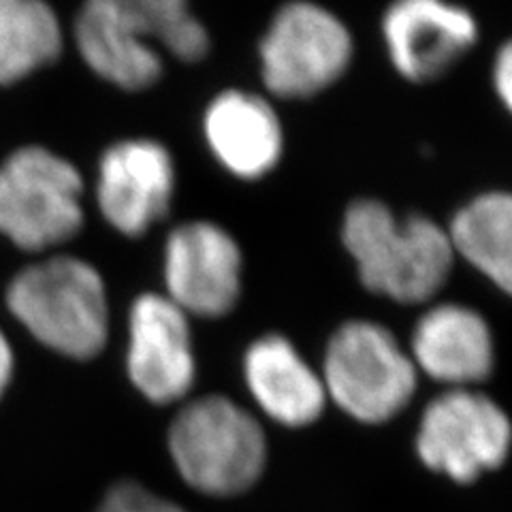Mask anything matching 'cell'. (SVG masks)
Listing matches in <instances>:
<instances>
[{
  "instance_id": "cell-1",
  "label": "cell",
  "mask_w": 512,
  "mask_h": 512,
  "mask_svg": "<svg viewBox=\"0 0 512 512\" xmlns=\"http://www.w3.org/2000/svg\"><path fill=\"white\" fill-rule=\"evenodd\" d=\"M75 45L88 67L124 90L154 86L163 56L199 62L210 35L184 0H90L75 18Z\"/></svg>"
},
{
  "instance_id": "cell-2",
  "label": "cell",
  "mask_w": 512,
  "mask_h": 512,
  "mask_svg": "<svg viewBox=\"0 0 512 512\" xmlns=\"http://www.w3.org/2000/svg\"><path fill=\"white\" fill-rule=\"evenodd\" d=\"M342 239L367 291L399 303L431 299L453 271L455 250L448 231L425 216L397 220L374 199L348 207Z\"/></svg>"
},
{
  "instance_id": "cell-3",
  "label": "cell",
  "mask_w": 512,
  "mask_h": 512,
  "mask_svg": "<svg viewBox=\"0 0 512 512\" xmlns=\"http://www.w3.org/2000/svg\"><path fill=\"white\" fill-rule=\"evenodd\" d=\"M7 308L58 355L88 361L107 346V286L99 269L77 256H50L18 271L7 286Z\"/></svg>"
},
{
  "instance_id": "cell-4",
  "label": "cell",
  "mask_w": 512,
  "mask_h": 512,
  "mask_svg": "<svg viewBox=\"0 0 512 512\" xmlns=\"http://www.w3.org/2000/svg\"><path fill=\"white\" fill-rule=\"evenodd\" d=\"M167 442L184 483L214 498L248 491L259 483L267 463L263 427L222 395L186 404L175 414Z\"/></svg>"
},
{
  "instance_id": "cell-5",
  "label": "cell",
  "mask_w": 512,
  "mask_h": 512,
  "mask_svg": "<svg viewBox=\"0 0 512 512\" xmlns=\"http://www.w3.org/2000/svg\"><path fill=\"white\" fill-rule=\"evenodd\" d=\"M84 182L60 154L26 146L0 165V233L30 252L67 244L84 227Z\"/></svg>"
},
{
  "instance_id": "cell-6",
  "label": "cell",
  "mask_w": 512,
  "mask_h": 512,
  "mask_svg": "<svg viewBox=\"0 0 512 512\" xmlns=\"http://www.w3.org/2000/svg\"><path fill=\"white\" fill-rule=\"evenodd\" d=\"M416 367L395 335L372 320H350L329 340L323 384L352 419L387 423L416 391Z\"/></svg>"
},
{
  "instance_id": "cell-7",
  "label": "cell",
  "mask_w": 512,
  "mask_h": 512,
  "mask_svg": "<svg viewBox=\"0 0 512 512\" xmlns=\"http://www.w3.org/2000/svg\"><path fill=\"white\" fill-rule=\"evenodd\" d=\"M352 37L329 9L288 3L271 20L261 41V73L267 90L282 99H306L346 73Z\"/></svg>"
},
{
  "instance_id": "cell-8",
  "label": "cell",
  "mask_w": 512,
  "mask_h": 512,
  "mask_svg": "<svg viewBox=\"0 0 512 512\" xmlns=\"http://www.w3.org/2000/svg\"><path fill=\"white\" fill-rule=\"evenodd\" d=\"M512 448V423L500 404L474 389H448L421 416L416 453L455 483L500 468Z\"/></svg>"
},
{
  "instance_id": "cell-9",
  "label": "cell",
  "mask_w": 512,
  "mask_h": 512,
  "mask_svg": "<svg viewBox=\"0 0 512 512\" xmlns=\"http://www.w3.org/2000/svg\"><path fill=\"white\" fill-rule=\"evenodd\" d=\"M244 256L235 237L210 220L180 224L165 244L167 299L186 316L220 318L242 295Z\"/></svg>"
},
{
  "instance_id": "cell-10",
  "label": "cell",
  "mask_w": 512,
  "mask_h": 512,
  "mask_svg": "<svg viewBox=\"0 0 512 512\" xmlns=\"http://www.w3.org/2000/svg\"><path fill=\"white\" fill-rule=\"evenodd\" d=\"M126 372L152 404H173L195 384L197 363L188 316L165 295L143 293L128 312Z\"/></svg>"
},
{
  "instance_id": "cell-11",
  "label": "cell",
  "mask_w": 512,
  "mask_h": 512,
  "mask_svg": "<svg viewBox=\"0 0 512 512\" xmlns=\"http://www.w3.org/2000/svg\"><path fill=\"white\" fill-rule=\"evenodd\" d=\"M175 190L171 152L154 139H124L107 148L96 173V205L128 237H141L169 212Z\"/></svg>"
},
{
  "instance_id": "cell-12",
  "label": "cell",
  "mask_w": 512,
  "mask_h": 512,
  "mask_svg": "<svg viewBox=\"0 0 512 512\" xmlns=\"http://www.w3.org/2000/svg\"><path fill=\"white\" fill-rule=\"evenodd\" d=\"M389 58L408 82L425 84L442 77L472 50L478 39L474 15L440 0H402L382 18Z\"/></svg>"
},
{
  "instance_id": "cell-13",
  "label": "cell",
  "mask_w": 512,
  "mask_h": 512,
  "mask_svg": "<svg viewBox=\"0 0 512 512\" xmlns=\"http://www.w3.org/2000/svg\"><path fill=\"white\" fill-rule=\"evenodd\" d=\"M410 359L436 382L470 389L493 372V333L476 310L461 303H440L416 323Z\"/></svg>"
},
{
  "instance_id": "cell-14",
  "label": "cell",
  "mask_w": 512,
  "mask_h": 512,
  "mask_svg": "<svg viewBox=\"0 0 512 512\" xmlns=\"http://www.w3.org/2000/svg\"><path fill=\"white\" fill-rule=\"evenodd\" d=\"M207 146L218 163L242 180H261L282 158L284 135L263 96L227 90L210 103L203 118Z\"/></svg>"
},
{
  "instance_id": "cell-15",
  "label": "cell",
  "mask_w": 512,
  "mask_h": 512,
  "mask_svg": "<svg viewBox=\"0 0 512 512\" xmlns=\"http://www.w3.org/2000/svg\"><path fill=\"white\" fill-rule=\"evenodd\" d=\"M244 378L254 402L284 427H308L325 410L323 378L282 335L271 333L250 344Z\"/></svg>"
},
{
  "instance_id": "cell-16",
  "label": "cell",
  "mask_w": 512,
  "mask_h": 512,
  "mask_svg": "<svg viewBox=\"0 0 512 512\" xmlns=\"http://www.w3.org/2000/svg\"><path fill=\"white\" fill-rule=\"evenodd\" d=\"M448 237L455 254L512 297V192H485L463 205Z\"/></svg>"
},
{
  "instance_id": "cell-17",
  "label": "cell",
  "mask_w": 512,
  "mask_h": 512,
  "mask_svg": "<svg viewBox=\"0 0 512 512\" xmlns=\"http://www.w3.org/2000/svg\"><path fill=\"white\" fill-rule=\"evenodd\" d=\"M62 24L41 0H0V84H13L54 62Z\"/></svg>"
},
{
  "instance_id": "cell-18",
  "label": "cell",
  "mask_w": 512,
  "mask_h": 512,
  "mask_svg": "<svg viewBox=\"0 0 512 512\" xmlns=\"http://www.w3.org/2000/svg\"><path fill=\"white\" fill-rule=\"evenodd\" d=\"M96 512H186L182 506L173 504L158 493L148 491L131 480H124L111 487L101 500Z\"/></svg>"
},
{
  "instance_id": "cell-19",
  "label": "cell",
  "mask_w": 512,
  "mask_h": 512,
  "mask_svg": "<svg viewBox=\"0 0 512 512\" xmlns=\"http://www.w3.org/2000/svg\"><path fill=\"white\" fill-rule=\"evenodd\" d=\"M493 86L500 101L512 114V39L504 43L493 64Z\"/></svg>"
},
{
  "instance_id": "cell-20",
  "label": "cell",
  "mask_w": 512,
  "mask_h": 512,
  "mask_svg": "<svg viewBox=\"0 0 512 512\" xmlns=\"http://www.w3.org/2000/svg\"><path fill=\"white\" fill-rule=\"evenodd\" d=\"M13 370H15V355H13V348L11 342L5 335V331L0 329V399H3L9 382L13 378Z\"/></svg>"
}]
</instances>
